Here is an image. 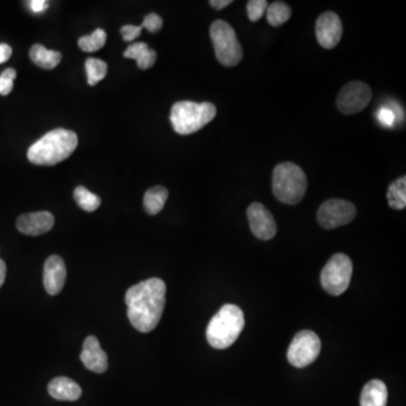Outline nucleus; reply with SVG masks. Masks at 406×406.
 <instances>
[{"label": "nucleus", "mask_w": 406, "mask_h": 406, "mask_svg": "<svg viewBox=\"0 0 406 406\" xmlns=\"http://www.w3.org/2000/svg\"><path fill=\"white\" fill-rule=\"evenodd\" d=\"M166 285L162 279L152 278L131 287L126 295L128 318L141 333L155 330L165 308Z\"/></svg>", "instance_id": "nucleus-1"}, {"label": "nucleus", "mask_w": 406, "mask_h": 406, "mask_svg": "<svg viewBox=\"0 0 406 406\" xmlns=\"http://www.w3.org/2000/svg\"><path fill=\"white\" fill-rule=\"evenodd\" d=\"M77 145L78 136L73 131L54 129L29 147L27 158L35 165H56L67 159Z\"/></svg>", "instance_id": "nucleus-2"}, {"label": "nucleus", "mask_w": 406, "mask_h": 406, "mask_svg": "<svg viewBox=\"0 0 406 406\" xmlns=\"http://www.w3.org/2000/svg\"><path fill=\"white\" fill-rule=\"evenodd\" d=\"M244 326V313L241 308L236 304H225L206 327V339L215 349H227L235 343Z\"/></svg>", "instance_id": "nucleus-3"}, {"label": "nucleus", "mask_w": 406, "mask_h": 406, "mask_svg": "<svg viewBox=\"0 0 406 406\" xmlns=\"http://www.w3.org/2000/svg\"><path fill=\"white\" fill-rule=\"evenodd\" d=\"M217 115L213 103L183 101L173 105L171 111V126L178 134H192L211 122Z\"/></svg>", "instance_id": "nucleus-4"}, {"label": "nucleus", "mask_w": 406, "mask_h": 406, "mask_svg": "<svg viewBox=\"0 0 406 406\" xmlns=\"http://www.w3.org/2000/svg\"><path fill=\"white\" fill-rule=\"evenodd\" d=\"M272 189L278 200L286 204H297L304 199L307 178L298 165L281 163L273 171Z\"/></svg>", "instance_id": "nucleus-5"}, {"label": "nucleus", "mask_w": 406, "mask_h": 406, "mask_svg": "<svg viewBox=\"0 0 406 406\" xmlns=\"http://www.w3.org/2000/svg\"><path fill=\"white\" fill-rule=\"evenodd\" d=\"M210 38L213 40L216 57L226 67L237 66L243 59V49L238 41L235 29L222 19L215 21L210 27Z\"/></svg>", "instance_id": "nucleus-6"}, {"label": "nucleus", "mask_w": 406, "mask_h": 406, "mask_svg": "<svg viewBox=\"0 0 406 406\" xmlns=\"http://www.w3.org/2000/svg\"><path fill=\"white\" fill-rule=\"evenodd\" d=\"M353 270V262L346 254H335L331 257L321 273L325 291L332 296L342 295L349 288Z\"/></svg>", "instance_id": "nucleus-7"}, {"label": "nucleus", "mask_w": 406, "mask_h": 406, "mask_svg": "<svg viewBox=\"0 0 406 406\" xmlns=\"http://www.w3.org/2000/svg\"><path fill=\"white\" fill-rule=\"evenodd\" d=\"M321 349V339L318 334L313 331L304 330L294 337L287 357L290 365L296 368H304L318 358Z\"/></svg>", "instance_id": "nucleus-8"}, {"label": "nucleus", "mask_w": 406, "mask_h": 406, "mask_svg": "<svg viewBox=\"0 0 406 406\" xmlns=\"http://www.w3.org/2000/svg\"><path fill=\"white\" fill-rule=\"evenodd\" d=\"M357 209L355 204L342 199H331L320 206L318 219L325 229H334L348 225L355 219Z\"/></svg>", "instance_id": "nucleus-9"}, {"label": "nucleus", "mask_w": 406, "mask_h": 406, "mask_svg": "<svg viewBox=\"0 0 406 406\" xmlns=\"http://www.w3.org/2000/svg\"><path fill=\"white\" fill-rule=\"evenodd\" d=\"M372 92L367 84L351 82L346 84L337 99V108L344 115H355L361 112L370 103Z\"/></svg>", "instance_id": "nucleus-10"}, {"label": "nucleus", "mask_w": 406, "mask_h": 406, "mask_svg": "<svg viewBox=\"0 0 406 406\" xmlns=\"http://www.w3.org/2000/svg\"><path fill=\"white\" fill-rule=\"evenodd\" d=\"M248 218L255 237L262 241H270L276 236V220L262 203L254 202L248 206Z\"/></svg>", "instance_id": "nucleus-11"}, {"label": "nucleus", "mask_w": 406, "mask_h": 406, "mask_svg": "<svg viewBox=\"0 0 406 406\" xmlns=\"http://www.w3.org/2000/svg\"><path fill=\"white\" fill-rule=\"evenodd\" d=\"M316 38L324 49H333L342 38L343 26L341 19L333 12H326L318 17L316 22Z\"/></svg>", "instance_id": "nucleus-12"}, {"label": "nucleus", "mask_w": 406, "mask_h": 406, "mask_svg": "<svg viewBox=\"0 0 406 406\" xmlns=\"http://www.w3.org/2000/svg\"><path fill=\"white\" fill-rule=\"evenodd\" d=\"M67 270L64 260L58 255H51L47 259L43 270V283L49 295L60 294L66 283Z\"/></svg>", "instance_id": "nucleus-13"}, {"label": "nucleus", "mask_w": 406, "mask_h": 406, "mask_svg": "<svg viewBox=\"0 0 406 406\" xmlns=\"http://www.w3.org/2000/svg\"><path fill=\"white\" fill-rule=\"evenodd\" d=\"M17 228L24 235L38 236L50 232L54 225V217L49 211L25 213L17 219Z\"/></svg>", "instance_id": "nucleus-14"}, {"label": "nucleus", "mask_w": 406, "mask_h": 406, "mask_svg": "<svg viewBox=\"0 0 406 406\" xmlns=\"http://www.w3.org/2000/svg\"><path fill=\"white\" fill-rule=\"evenodd\" d=\"M80 360L88 370L103 374L108 369V355L102 349L99 339L94 335L86 337L84 341L83 351L80 353Z\"/></svg>", "instance_id": "nucleus-15"}, {"label": "nucleus", "mask_w": 406, "mask_h": 406, "mask_svg": "<svg viewBox=\"0 0 406 406\" xmlns=\"http://www.w3.org/2000/svg\"><path fill=\"white\" fill-rule=\"evenodd\" d=\"M49 394L58 401L80 400L82 396V388L80 385L67 377H57L50 381L48 386Z\"/></svg>", "instance_id": "nucleus-16"}, {"label": "nucleus", "mask_w": 406, "mask_h": 406, "mask_svg": "<svg viewBox=\"0 0 406 406\" xmlns=\"http://www.w3.org/2000/svg\"><path fill=\"white\" fill-rule=\"evenodd\" d=\"M387 388L381 381L374 379L365 385L360 397L361 406H386L387 404Z\"/></svg>", "instance_id": "nucleus-17"}, {"label": "nucleus", "mask_w": 406, "mask_h": 406, "mask_svg": "<svg viewBox=\"0 0 406 406\" xmlns=\"http://www.w3.org/2000/svg\"><path fill=\"white\" fill-rule=\"evenodd\" d=\"M124 57L128 59H134L140 69L146 70L155 64L157 53L155 50L148 48V45L143 42H136L129 45V48L124 51Z\"/></svg>", "instance_id": "nucleus-18"}, {"label": "nucleus", "mask_w": 406, "mask_h": 406, "mask_svg": "<svg viewBox=\"0 0 406 406\" xmlns=\"http://www.w3.org/2000/svg\"><path fill=\"white\" fill-rule=\"evenodd\" d=\"M29 58L38 67L43 69H53L60 64L62 56L60 52L48 50L43 45H34L29 50Z\"/></svg>", "instance_id": "nucleus-19"}, {"label": "nucleus", "mask_w": 406, "mask_h": 406, "mask_svg": "<svg viewBox=\"0 0 406 406\" xmlns=\"http://www.w3.org/2000/svg\"><path fill=\"white\" fill-rule=\"evenodd\" d=\"M169 199V190L164 187L157 185L147 191L143 198V206L147 213L155 216L162 211Z\"/></svg>", "instance_id": "nucleus-20"}, {"label": "nucleus", "mask_w": 406, "mask_h": 406, "mask_svg": "<svg viewBox=\"0 0 406 406\" xmlns=\"http://www.w3.org/2000/svg\"><path fill=\"white\" fill-rule=\"evenodd\" d=\"M388 204L396 210L404 209L406 206V178H398L390 184L387 192Z\"/></svg>", "instance_id": "nucleus-21"}, {"label": "nucleus", "mask_w": 406, "mask_h": 406, "mask_svg": "<svg viewBox=\"0 0 406 406\" xmlns=\"http://www.w3.org/2000/svg\"><path fill=\"white\" fill-rule=\"evenodd\" d=\"M290 17H291V8L283 1H274L267 6V19L271 26L274 27L281 26L288 22Z\"/></svg>", "instance_id": "nucleus-22"}, {"label": "nucleus", "mask_w": 406, "mask_h": 406, "mask_svg": "<svg viewBox=\"0 0 406 406\" xmlns=\"http://www.w3.org/2000/svg\"><path fill=\"white\" fill-rule=\"evenodd\" d=\"M86 73H87V83L91 86H95L101 80H104L108 73V64L104 61L89 58L86 60Z\"/></svg>", "instance_id": "nucleus-23"}, {"label": "nucleus", "mask_w": 406, "mask_h": 406, "mask_svg": "<svg viewBox=\"0 0 406 406\" xmlns=\"http://www.w3.org/2000/svg\"><path fill=\"white\" fill-rule=\"evenodd\" d=\"M73 198L78 203V206L87 213H93L99 209L101 206V199L82 185L76 187V190L73 192Z\"/></svg>", "instance_id": "nucleus-24"}, {"label": "nucleus", "mask_w": 406, "mask_h": 406, "mask_svg": "<svg viewBox=\"0 0 406 406\" xmlns=\"http://www.w3.org/2000/svg\"><path fill=\"white\" fill-rule=\"evenodd\" d=\"M106 42V33L104 29H97L93 34L82 36L78 41V47L84 52H95L103 48Z\"/></svg>", "instance_id": "nucleus-25"}, {"label": "nucleus", "mask_w": 406, "mask_h": 406, "mask_svg": "<svg viewBox=\"0 0 406 406\" xmlns=\"http://www.w3.org/2000/svg\"><path fill=\"white\" fill-rule=\"evenodd\" d=\"M267 0H251L248 3V15L251 22H257L267 10Z\"/></svg>", "instance_id": "nucleus-26"}, {"label": "nucleus", "mask_w": 406, "mask_h": 406, "mask_svg": "<svg viewBox=\"0 0 406 406\" xmlns=\"http://www.w3.org/2000/svg\"><path fill=\"white\" fill-rule=\"evenodd\" d=\"M15 78H16V70L13 68H8L0 75V95H8L13 91Z\"/></svg>", "instance_id": "nucleus-27"}, {"label": "nucleus", "mask_w": 406, "mask_h": 406, "mask_svg": "<svg viewBox=\"0 0 406 406\" xmlns=\"http://www.w3.org/2000/svg\"><path fill=\"white\" fill-rule=\"evenodd\" d=\"M396 111H394L387 106H383L377 112V118L379 122L384 124L385 127L388 128L393 127L395 121H396Z\"/></svg>", "instance_id": "nucleus-28"}, {"label": "nucleus", "mask_w": 406, "mask_h": 406, "mask_svg": "<svg viewBox=\"0 0 406 406\" xmlns=\"http://www.w3.org/2000/svg\"><path fill=\"white\" fill-rule=\"evenodd\" d=\"M163 26V19L162 17L158 16L157 14H150V15H147L145 19H143V25L141 27H145V29H148L150 32L156 33L160 31Z\"/></svg>", "instance_id": "nucleus-29"}, {"label": "nucleus", "mask_w": 406, "mask_h": 406, "mask_svg": "<svg viewBox=\"0 0 406 406\" xmlns=\"http://www.w3.org/2000/svg\"><path fill=\"white\" fill-rule=\"evenodd\" d=\"M141 31H143L141 26L124 25L121 29V34H122L124 41L131 42L139 38Z\"/></svg>", "instance_id": "nucleus-30"}, {"label": "nucleus", "mask_w": 406, "mask_h": 406, "mask_svg": "<svg viewBox=\"0 0 406 406\" xmlns=\"http://www.w3.org/2000/svg\"><path fill=\"white\" fill-rule=\"evenodd\" d=\"M29 8L34 14H41L48 10L49 3L45 0H32L29 1Z\"/></svg>", "instance_id": "nucleus-31"}, {"label": "nucleus", "mask_w": 406, "mask_h": 406, "mask_svg": "<svg viewBox=\"0 0 406 406\" xmlns=\"http://www.w3.org/2000/svg\"><path fill=\"white\" fill-rule=\"evenodd\" d=\"M12 54H13V50L10 45H5V43L0 45V64L6 62L12 57Z\"/></svg>", "instance_id": "nucleus-32"}, {"label": "nucleus", "mask_w": 406, "mask_h": 406, "mask_svg": "<svg viewBox=\"0 0 406 406\" xmlns=\"http://www.w3.org/2000/svg\"><path fill=\"white\" fill-rule=\"evenodd\" d=\"M232 0H211L210 1V6L216 8V10H224L226 7L229 6L232 3Z\"/></svg>", "instance_id": "nucleus-33"}, {"label": "nucleus", "mask_w": 406, "mask_h": 406, "mask_svg": "<svg viewBox=\"0 0 406 406\" xmlns=\"http://www.w3.org/2000/svg\"><path fill=\"white\" fill-rule=\"evenodd\" d=\"M6 279V263L0 259V287L3 286Z\"/></svg>", "instance_id": "nucleus-34"}]
</instances>
